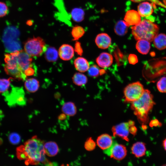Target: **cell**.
<instances>
[{
	"label": "cell",
	"mask_w": 166,
	"mask_h": 166,
	"mask_svg": "<svg viewBox=\"0 0 166 166\" xmlns=\"http://www.w3.org/2000/svg\"><path fill=\"white\" fill-rule=\"evenodd\" d=\"M142 127L144 129H145L147 128L145 124H142Z\"/></svg>",
	"instance_id": "obj_44"
},
{
	"label": "cell",
	"mask_w": 166,
	"mask_h": 166,
	"mask_svg": "<svg viewBox=\"0 0 166 166\" xmlns=\"http://www.w3.org/2000/svg\"><path fill=\"white\" fill-rule=\"evenodd\" d=\"M163 146L164 149L166 151V138L163 141Z\"/></svg>",
	"instance_id": "obj_42"
},
{
	"label": "cell",
	"mask_w": 166,
	"mask_h": 166,
	"mask_svg": "<svg viewBox=\"0 0 166 166\" xmlns=\"http://www.w3.org/2000/svg\"><path fill=\"white\" fill-rule=\"evenodd\" d=\"M153 98L150 91L144 89L140 97L132 102L131 108L142 124H145L148 121V114L155 104Z\"/></svg>",
	"instance_id": "obj_3"
},
{
	"label": "cell",
	"mask_w": 166,
	"mask_h": 166,
	"mask_svg": "<svg viewBox=\"0 0 166 166\" xmlns=\"http://www.w3.org/2000/svg\"><path fill=\"white\" fill-rule=\"evenodd\" d=\"M32 61L31 57L23 50L7 53L5 55V71L11 76L24 80L27 77L25 72L33 66Z\"/></svg>",
	"instance_id": "obj_1"
},
{
	"label": "cell",
	"mask_w": 166,
	"mask_h": 166,
	"mask_svg": "<svg viewBox=\"0 0 166 166\" xmlns=\"http://www.w3.org/2000/svg\"><path fill=\"white\" fill-rule=\"evenodd\" d=\"M44 166H57V165L55 163L46 160L43 163Z\"/></svg>",
	"instance_id": "obj_41"
},
{
	"label": "cell",
	"mask_w": 166,
	"mask_h": 166,
	"mask_svg": "<svg viewBox=\"0 0 166 166\" xmlns=\"http://www.w3.org/2000/svg\"><path fill=\"white\" fill-rule=\"evenodd\" d=\"M137 51L143 54H146L150 49V42L144 40H138L136 45Z\"/></svg>",
	"instance_id": "obj_22"
},
{
	"label": "cell",
	"mask_w": 166,
	"mask_h": 166,
	"mask_svg": "<svg viewBox=\"0 0 166 166\" xmlns=\"http://www.w3.org/2000/svg\"><path fill=\"white\" fill-rule=\"evenodd\" d=\"M153 44L157 49L162 50L166 48V35L164 34H158L153 40Z\"/></svg>",
	"instance_id": "obj_21"
},
{
	"label": "cell",
	"mask_w": 166,
	"mask_h": 166,
	"mask_svg": "<svg viewBox=\"0 0 166 166\" xmlns=\"http://www.w3.org/2000/svg\"><path fill=\"white\" fill-rule=\"evenodd\" d=\"M132 33L136 40H144L150 42L158 34L159 27L151 21L144 19L131 27Z\"/></svg>",
	"instance_id": "obj_4"
},
{
	"label": "cell",
	"mask_w": 166,
	"mask_h": 166,
	"mask_svg": "<svg viewBox=\"0 0 166 166\" xmlns=\"http://www.w3.org/2000/svg\"><path fill=\"white\" fill-rule=\"evenodd\" d=\"M113 57L111 54L103 52L97 58L96 61L99 66L104 68L110 66L113 63Z\"/></svg>",
	"instance_id": "obj_16"
},
{
	"label": "cell",
	"mask_w": 166,
	"mask_h": 166,
	"mask_svg": "<svg viewBox=\"0 0 166 166\" xmlns=\"http://www.w3.org/2000/svg\"><path fill=\"white\" fill-rule=\"evenodd\" d=\"M70 15L74 21L80 22L84 19L85 12L81 8H75L71 10Z\"/></svg>",
	"instance_id": "obj_26"
},
{
	"label": "cell",
	"mask_w": 166,
	"mask_h": 166,
	"mask_svg": "<svg viewBox=\"0 0 166 166\" xmlns=\"http://www.w3.org/2000/svg\"><path fill=\"white\" fill-rule=\"evenodd\" d=\"M158 91L162 93H166V77L161 78L157 82L156 84Z\"/></svg>",
	"instance_id": "obj_30"
},
{
	"label": "cell",
	"mask_w": 166,
	"mask_h": 166,
	"mask_svg": "<svg viewBox=\"0 0 166 166\" xmlns=\"http://www.w3.org/2000/svg\"><path fill=\"white\" fill-rule=\"evenodd\" d=\"M140 16L137 12L133 10H129L126 12L124 21L129 26L137 25L141 21Z\"/></svg>",
	"instance_id": "obj_15"
},
{
	"label": "cell",
	"mask_w": 166,
	"mask_h": 166,
	"mask_svg": "<svg viewBox=\"0 0 166 166\" xmlns=\"http://www.w3.org/2000/svg\"><path fill=\"white\" fill-rule=\"evenodd\" d=\"M148 1L140 3L137 7V11L140 16L143 17H148L153 13V4Z\"/></svg>",
	"instance_id": "obj_12"
},
{
	"label": "cell",
	"mask_w": 166,
	"mask_h": 166,
	"mask_svg": "<svg viewBox=\"0 0 166 166\" xmlns=\"http://www.w3.org/2000/svg\"><path fill=\"white\" fill-rule=\"evenodd\" d=\"M144 90L143 85L139 81L128 84L124 91L125 101L132 102L136 101L141 96Z\"/></svg>",
	"instance_id": "obj_7"
},
{
	"label": "cell",
	"mask_w": 166,
	"mask_h": 166,
	"mask_svg": "<svg viewBox=\"0 0 166 166\" xmlns=\"http://www.w3.org/2000/svg\"><path fill=\"white\" fill-rule=\"evenodd\" d=\"M114 141L112 136L107 134H103L97 137V143L99 148L105 150L109 148Z\"/></svg>",
	"instance_id": "obj_13"
},
{
	"label": "cell",
	"mask_w": 166,
	"mask_h": 166,
	"mask_svg": "<svg viewBox=\"0 0 166 166\" xmlns=\"http://www.w3.org/2000/svg\"><path fill=\"white\" fill-rule=\"evenodd\" d=\"M26 24L29 26H31L33 24V22L31 20H28L26 22Z\"/></svg>",
	"instance_id": "obj_43"
},
{
	"label": "cell",
	"mask_w": 166,
	"mask_h": 166,
	"mask_svg": "<svg viewBox=\"0 0 166 166\" xmlns=\"http://www.w3.org/2000/svg\"><path fill=\"white\" fill-rule=\"evenodd\" d=\"M24 86L26 90L30 93H34L37 91L39 87L38 81L34 78H30L26 81Z\"/></svg>",
	"instance_id": "obj_20"
},
{
	"label": "cell",
	"mask_w": 166,
	"mask_h": 166,
	"mask_svg": "<svg viewBox=\"0 0 166 166\" xmlns=\"http://www.w3.org/2000/svg\"><path fill=\"white\" fill-rule=\"evenodd\" d=\"M164 4L166 6V0H163Z\"/></svg>",
	"instance_id": "obj_45"
},
{
	"label": "cell",
	"mask_w": 166,
	"mask_h": 166,
	"mask_svg": "<svg viewBox=\"0 0 166 166\" xmlns=\"http://www.w3.org/2000/svg\"><path fill=\"white\" fill-rule=\"evenodd\" d=\"M104 151V153L110 157L118 160L124 159L127 153L126 147L115 141L109 148Z\"/></svg>",
	"instance_id": "obj_8"
},
{
	"label": "cell",
	"mask_w": 166,
	"mask_h": 166,
	"mask_svg": "<svg viewBox=\"0 0 166 166\" xmlns=\"http://www.w3.org/2000/svg\"><path fill=\"white\" fill-rule=\"evenodd\" d=\"M62 110L65 114L68 116H73L77 113V108L75 104L71 102L64 103L62 107Z\"/></svg>",
	"instance_id": "obj_25"
},
{
	"label": "cell",
	"mask_w": 166,
	"mask_h": 166,
	"mask_svg": "<svg viewBox=\"0 0 166 166\" xmlns=\"http://www.w3.org/2000/svg\"><path fill=\"white\" fill-rule=\"evenodd\" d=\"M137 129L134 126H131L129 128V132L133 135L136 134Z\"/></svg>",
	"instance_id": "obj_40"
},
{
	"label": "cell",
	"mask_w": 166,
	"mask_h": 166,
	"mask_svg": "<svg viewBox=\"0 0 166 166\" xmlns=\"http://www.w3.org/2000/svg\"><path fill=\"white\" fill-rule=\"evenodd\" d=\"M135 2H139L143 1H149L155 4L160 6L166 8V6L159 0H130Z\"/></svg>",
	"instance_id": "obj_35"
},
{
	"label": "cell",
	"mask_w": 166,
	"mask_h": 166,
	"mask_svg": "<svg viewBox=\"0 0 166 166\" xmlns=\"http://www.w3.org/2000/svg\"><path fill=\"white\" fill-rule=\"evenodd\" d=\"M9 140L11 144L15 145L18 144L20 142L21 137L17 133H12L9 136Z\"/></svg>",
	"instance_id": "obj_33"
},
{
	"label": "cell",
	"mask_w": 166,
	"mask_h": 166,
	"mask_svg": "<svg viewBox=\"0 0 166 166\" xmlns=\"http://www.w3.org/2000/svg\"><path fill=\"white\" fill-rule=\"evenodd\" d=\"M74 64L76 69L81 72L87 71L89 67L88 61L82 57H78L76 58L74 61Z\"/></svg>",
	"instance_id": "obj_19"
},
{
	"label": "cell",
	"mask_w": 166,
	"mask_h": 166,
	"mask_svg": "<svg viewBox=\"0 0 166 166\" xmlns=\"http://www.w3.org/2000/svg\"><path fill=\"white\" fill-rule=\"evenodd\" d=\"M128 60L130 64L134 65L138 61L137 56L134 54H130L128 57Z\"/></svg>",
	"instance_id": "obj_36"
},
{
	"label": "cell",
	"mask_w": 166,
	"mask_h": 166,
	"mask_svg": "<svg viewBox=\"0 0 166 166\" xmlns=\"http://www.w3.org/2000/svg\"><path fill=\"white\" fill-rule=\"evenodd\" d=\"M19 35L18 30L14 27H8L4 30L2 41L5 49L8 53H13L21 50Z\"/></svg>",
	"instance_id": "obj_5"
},
{
	"label": "cell",
	"mask_w": 166,
	"mask_h": 166,
	"mask_svg": "<svg viewBox=\"0 0 166 166\" xmlns=\"http://www.w3.org/2000/svg\"><path fill=\"white\" fill-rule=\"evenodd\" d=\"M73 83L77 85L81 86L87 82V78L84 74L79 73H76L72 78Z\"/></svg>",
	"instance_id": "obj_27"
},
{
	"label": "cell",
	"mask_w": 166,
	"mask_h": 166,
	"mask_svg": "<svg viewBox=\"0 0 166 166\" xmlns=\"http://www.w3.org/2000/svg\"><path fill=\"white\" fill-rule=\"evenodd\" d=\"M132 153L137 158L141 157L145 154L146 149L144 143L137 142L134 143L131 148Z\"/></svg>",
	"instance_id": "obj_17"
},
{
	"label": "cell",
	"mask_w": 166,
	"mask_h": 166,
	"mask_svg": "<svg viewBox=\"0 0 166 166\" xmlns=\"http://www.w3.org/2000/svg\"><path fill=\"white\" fill-rule=\"evenodd\" d=\"M95 42L98 48L105 49L108 48L110 46L111 43V39L107 34L102 33L97 35Z\"/></svg>",
	"instance_id": "obj_14"
},
{
	"label": "cell",
	"mask_w": 166,
	"mask_h": 166,
	"mask_svg": "<svg viewBox=\"0 0 166 166\" xmlns=\"http://www.w3.org/2000/svg\"><path fill=\"white\" fill-rule=\"evenodd\" d=\"M149 125L151 127L153 126H157L159 125H161L159 121L157 119H154L151 121Z\"/></svg>",
	"instance_id": "obj_39"
},
{
	"label": "cell",
	"mask_w": 166,
	"mask_h": 166,
	"mask_svg": "<svg viewBox=\"0 0 166 166\" xmlns=\"http://www.w3.org/2000/svg\"><path fill=\"white\" fill-rule=\"evenodd\" d=\"M129 26L124 21L119 20L116 23L115 26V32L118 35H124L127 33Z\"/></svg>",
	"instance_id": "obj_24"
},
{
	"label": "cell",
	"mask_w": 166,
	"mask_h": 166,
	"mask_svg": "<svg viewBox=\"0 0 166 166\" xmlns=\"http://www.w3.org/2000/svg\"><path fill=\"white\" fill-rule=\"evenodd\" d=\"M100 72L99 68L96 65L91 66L88 70V73L89 76L92 77L98 76Z\"/></svg>",
	"instance_id": "obj_32"
},
{
	"label": "cell",
	"mask_w": 166,
	"mask_h": 166,
	"mask_svg": "<svg viewBox=\"0 0 166 166\" xmlns=\"http://www.w3.org/2000/svg\"><path fill=\"white\" fill-rule=\"evenodd\" d=\"M8 11V7L4 2H0V18L5 16Z\"/></svg>",
	"instance_id": "obj_34"
},
{
	"label": "cell",
	"mask_w": 166,
	"mask_h": 166,
	"mask_svg": "<svg viewBox=\"0 0 166 166\" xmlns=\"http://www.w3.org/2000/svg\"><path fill=\"white\" fill-rule=\"evenodd\" d=\"M12 79L11 77L8 79H0V93H5L8 90Z\"/></svg>",
	"instance_id": "obj_29"
},
{
	"label": "cell",
	"mask_w": 166,
	"mask_h": 166,
	"mask_svg": "<svg viewBox=\"0 0 166 166\" xmlns=\"http://www.w3.org/2000/svg\"><path fill=\"white\" fill-rule=\"evenodd\" d=\"M130 126L128 122L121 123L113 126L112 131L113 136H118L127 141H128V136Z\"/></svg>",
	"instance_id": "obj_9"
},
{
	"label": "cell",
	"mask_w": 166,
	"mask_h": 166,
	"mask_svg": "<svg viewBox=\"0 0 166 166\" xmlns=\"http://www.w3.org/2000/svg\"><path fill=\"white\" fill-rule=\"evenodd\" d=\"M58 53L54 47L47 48L45 52V57L46 60L50 62L56 61L58 57Z\"/></svg>",
	"instance_id": "obj_23"
},
{
	"label": "cell",
	"mask_w": 166,
	"mask_h": 166,
	"mask_svg": "<svg viewBox=\"0 0 166 166\" xmlns=\"http://www.w3.org/2000/svg\"><path fill=\"white\" fill-rule=\"evenodd\" d=\"M75 51L77 54L80 55H81L82 53V49L81 46L79 42H77L75 45Z\"/></svg>",
	"instance_id": "obj_37"
},
{
	"label": "cell",
	"mask_w": 166,
	"mask_h": 166,
	"mask_svg": "<svg viewBox=\"0 0 166 166\" xmlns=\"http://www.w3.org/2000/svg\"><path fill=\"white\" fill-rule=\"evenodd\" d=\"M84 28L80 26H76L73 27L71 31V34L73 40H76L81 38L84 34Z\"/></svg>",
	"instance_id": "obj_28"
},
{
	"label": "cell",
	"mask_w": 166,
	"mask_h": 166,
	"mask_svg": "<svg viewBox=\"0 0 166 166\" xmlns=\"http://www.w3.org/2000/svg\"><path fill=\"white\" fill-rule=\"evenodd\" d=\"M44 149L45 154L49 156L56 155L59 151V148L57 143L53 141H49L44 144Z\"/></svg>",
	"instance_id": "obj_18"
},
{
	"label": "cell",
	"mask_w": 166,
	"mask_h": 166,
	"mask_svg": "<svg viewBox=\"0 0 166 166\" xmlns=\"http://www.w3.org/2000/svg\"><path fill=\"white\" fill-rule=\"evenodd\" d=\"M9 96L11 98L12 102L14 103L19 105H24L26 103L24 91L21 88H13Z\"/></svg>",
	"instance_id": "obj_10"
},
{
	"label": "cell",
	"mask_w": 166,
	"mask_h": 166,
	"mask_svg": "<svg viewBox=\"0 0 166 166\" xmlns=\"http://www.w3.org/2000/svg\"><path fill=\"white\" fill-rule=\"evenodd\" d=\"M33 67V66L29 68L26 71L25 73L26 76L32 75L34 74L35 71Z\"/></svg>",
	"instance_id": "obj_38"
},
{
	"label": "cell",
	"mask_w": 166,
	"mask_h": 166,
	"mask_svg": "<svg viewBox=\"0 0 166 166\" xmlns=\"http://www.w3.org/2000/svg\"><path fill=\"white\" fill-rule=\"evenodd\" d=\"M44 143L36 136H34L22 145L25 153L26 164L36 165L43 163L47 159L45 157Z\"/></svg>",
	"instance_id": "obj_2"
},
{
	"label": "cell",
	"mask_w": 166,
	"mask_h": 166,
	"mask_svg": "<svg viewBox=\"0 0 166 166\" xmlns=\"http://www.w3.org/2000/svg\"><path fill=\"white\" fill-rule=\"evenodd\" d=\"M161 166H166V164H164L162 165Z\"/></svg>",
	"instance_id": "obj_46"
},
{
	"label": "cell",
	"mask_w": 166,
	"mask_h": 166,
	"mask_svg": "<svg viewBox=\"0 0 166 166\" xmlns=\"http://www.w3.org/2000/svg\"><path fill=\"white\" fill-rule=\"evenodd\" d=\"M58 53L61 59L64 61L69 60L74 56V49L69 45L63 44L59 48Z\"/></svg>",
	"instance_id": "obj_11"
},
{
	"label": "cell",
	"mask_w": 166,
	"mask_h": 166,
	"mask_svg": "<svg viewBox=\"0 0 166 166\" xmlns=\"http://www.w3.org/2000/svg\"><path fill=\"white\" fill-rule=\"evenodd\" d=\"M96 146V144L91 137L88 138L85 142L84 147L85 149L88 151H92L94 149Z\"/></svg>",
	"instance_id": "obj_31"
},
{
	"label": "cell",
	"mask_w": 166,
	"mask_h": 166,
	"mask_svg": "<svg viewBox=\"0 0 166 166\" xmlns=\"http://www.w3.org/2000/svg\"><path fill=\"white\" fill-rule=\"evenodd\" d=\"M46 48L45 42L40 37L29 38L24 45V51L31 57L40 56Z\"/></svg>",
	"instance_id": "obj_6"
}]
</instances>
